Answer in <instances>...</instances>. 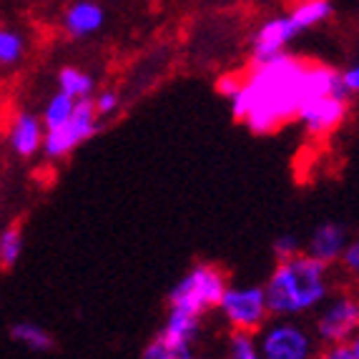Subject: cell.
<instances>
[{"mask_svg":"<svg viewBox=\"0 0 359 359\" xmlns=\"http://www.w3.org/2000/svg\"><path fill=\"white\" fill-rule=\"evenodd\" d=\"M25 50V41L20 33L8 28H0V63L3 66H11V63H18L20 55Z\"/></svg>","mask_w":359,"mask_h":359,"instance_id":"obj_20","label":"cell"},{"mask_svg":"<svg viewBox=\"0 0 359 359\" xmlns=\"http://www.w3.org/2000/svg\"><path fill=\"white\" fill-rule=\"evenodd\" d=\"M11 337L18 341V344H23V347L33 349V352H48V349L53 347V337L33 322L15 324V327L11 330Z\"/></svg>","mask_w":359,"mask_h":359,"instance_id":"obj_15","label":"cell"},{"mask_svg":"<svg viewBox=\"0 0 359 359\" xmlns=\"http://www.w3.org/2000/svg\"><path fill=\"white\" fill-rule=\"evenodd\" d=\"M201 324L196 314L184 309H171L163 330L154 337L149 347L144 349L146 359H186L194 354V344L198 339Z\"/></svg>","mask_w":359,"mask_h":359,"instance_id":"obj_4","label":"cell"},{"mask_svg":"<svg viewBox=\"0 0 359 359\" xmlns=\"http://www.w3.org/2000/svg\"><path fill=\"white\" fill-rule=\"evenodd\" d=\"M219 309L226 317V322L231 324L233 330H252L257 332L266 317V302H264V289L262 287H249V289H233L226 287Z\"/></svg>","mask_w":359,"mask_h":359,"instance_id":"obj_7","label":"cell"},{"mask_svg":"<svg viewBox=\"0 0 359 359\" xmlns=\"http://www.w3.org/2000/svg\"><path fill=\"white\" fill-rule=\"evenodd\" d=\"M359 324V306L352 297L341 294L337 299L330 302V306H324V311L317 319V337L322 344H337L341 339L354 337Z\"/></svg>","mask_w":359,"mask_h":359,"instance_id":"obj_9","label":"cell"},{"mask_svg":"<svg viewBox=\"0 0 359 359\" xmlns=\"http://www.w3.org/2000/svg\"><path fill=\"white\" fill-rule=\"evenodd\" d=\"M226 274L216 266L201 264L194 266L189 274L168 292V304L171 309H184L189 314L201 317L204 311L216 309L226 292Z\"/></svg>","mask_w":359,"mask_h":359,"instance_id":"obj_3","label":"cell"},{"mask_svg":"<svg viewBox=\"0 0 359 359\" xmlns=\"http://www.w3.org/2000/svg\"><path fill=\"white\" fill-rule=\"evenodd\" d=\"M339 262L344 269L349 271H357L359 269V246L357 244H347L344 249H341L339 254Z\"/></svg>","mask_w":359,"mask_h":359,"instance_id":"obj_26","label":"cell"},{"mask_svg":"<svg viewBox=\"0 0 359 359\" xmlns=\"http://www.w3.org/2000/svg\"><path fill=\"white\" fill-rule=\"evenodd\" d=\"M103 20H106V13L96 0H78L63 15V25L73 38L93 36L96 30H101Z\"/></svg>","mask_w":359,"mask_h":359,"instance_id":"obj_12","label":"cell"},{"mask_svg":"<svg viewBox=\"0 0 359 359\" xmlns=\"http://www.w3.org/2000/svg\"><path fill=\"white\" fill-rule=\"evenodd\" d=\"M299 236H294V233H282L279 239L274 241V254L276 259L282 262V259H289L294 257V254H299Z\"/></svg>","mask_w":359,"mask_h":359,"instance_id":"obj_22","label":"cell"},{"mask_svg":"<svg viewBox=\"0 0 359 359\" xmlns=\"http://www.w3.org/2000/svg\"><path fill=\"white\" fill-rule=\"evenodd\" d=\"M229 354L233 359H257L259 357V344L252 330H233L231 339H229Z\"/></svg>","mask_w":359,"mask_h":359,"instance_id":"obj_19","label":"cell"},{"mask_svg":"<svg viewBox=\"0 0 359 359\" xmlns=\"http://www.w3.org/2000/svg\"><path fill=\"white\" fill-rule=\"evenodd\" d=\"M339 83L344 86L349 96H354L359 90V66H349L344 71H339Z\"/></svg>","mask_w":359,"mask_h":359,"instance_id":"obj_25","label":"cell"},{"mask_svg":"<svg viewBox=\"0 0 359 359\" xmlns=\"http://www.w3.org/2000/svg\"><path fill=\"white\" fill-rule=\"evenodd\" d=\"M330 297L327 282V264L309 254H294L282 259L271 271L269 282L264 287V302L269 314L287 317L314 309Z\"/></svg>","mask_w":359,"mask_h":359,"instance_id":"obj_2","label":"cell"},{"mask_svg":"<svg viewBox=\"0 0 359 359\" xmlns=\"http://www.w3.org/2000/svg\"><path fill=\"white\" fill-rule=\"evenodd\" d=\"M304 68L306 60L287 50L266 60H254V66L241 73L239 90L229 98L231 116L262 136L282 128L306 101Z\"/></svg>","mask_w":359,"mask_h":359,"instance_id":"obj_1","label":"cell"},{"mask_svg":"<svg viewBox=\"0 0 359 359\" xmlns=\"http://www.w3.org/2000/svg\"><path fill=\"white\" fill-rule=\"evenodd\" d=\"M93 101V108H96V116H111L116 114V108H118V96H116L114 90H101L96 98H90Z\"/></svg>","mask_w":359,"mask_h":359,"instance_id":"obj_23","label":"cell"},{"mask_svg":"<svg viewBox=\"0 0 359 359\" xmlns=\"http://www.w3.org/2000/svg\"><path fill=\"white\" fill-rule=\"evenodd\" d=\"M98 128V116L93 101L88 98H78L76 106H73L71 118L63 123V126L46 128V136H43L41 149L46 151L48 158H63L68 156L78 144L88 141Z\"/></svg>","mask_w":359,"mask_h":359,"instance_id":"obj_5","label":"cell"},{"mask_svg":"<svg viewBox=\"0 0 359 359\" xmlns=\"http://www.w3.org/2000/svg\"><path fill=\"white\" fill-rule=\"evenodd\" d=\"M344 246H347V229L341 226V224H322L317 231L311 233L306 254L330 266L332 262L339 259Z\"/></svg>","mask_w":359,"mask_h":359,"instance_id":"obj_11","label":"cell"},{"mask_svg":"<svg viewBox=\"0 0 359 359\" xmlns=\"http://www.w3.org/2000/svg\"><path fill=\"white\" fill-rule=\"evenodd\" d=\"M297 36V28L292 25L289 15H279L271 18L257 30V36L252 41V58L254 60H266L276 53H284L287 46Z\"/></svg>","mask_w":359,"mask_h":359,"instance_id":"obj_10","label":"cell"},{"mask_svg":"<svg viewBox=\"0 0 359 359\" xmlns=\"http://www.w3.org/2000/svg\"><path fill=\"white\" fill-rule=\"evenodd\" d=\"M324 357L327 359H359V341L354 339V337H349V339L330 344V347L324 349Z\"/></svg>","mask_w":359,"mask_h":359,"instance_id":"obj_21","label":"cell"},{"mask_svg":"<svg viewBox=\"0 0 359 359\" xmlns=\"http://www.w3.org/2000/svg\"><path fill=\"white\" fill-rule=\"evenodd\" d=\"M241 86V73H226V76L219 78V83H216V88H219V93L226 98H231L236 90H239Z\"/></svg>","mask_w":359,"mask_h":359,"instance_id":"obj_24","label":"cell"},{"mask_svg":"<svg viewBox=\"0 0 359 359\" xmlns=\"http://www.w3.org/2000/svg\"><path fill=\"white\" fill-rule=\"evenodd\" d=\"M20 252H23V233H20V229H6L0 233V266L3 269L15 266V262L20 259Z\"/></svg>","mask_w":359,"mask_h":359,"instance_id":"obj_18","label":"cell"},{"mask_svg":"<svg viewBox=\"0 0 359 359\" xmlns=\"http://www.w3.org/2000/svg\"><path fill=\"white\" fill-rule=\"evenodd\" d=\"M349 114V96L341 93H324V96L309 98L299 106L294 118L302 121V126L309 136L324 138L344 123Z\"/></svg>","mask_w":359,"mask_h":359,"instance_id":"obj_6","label":"cell"},{"mask_svg":"<svg viewBox=\"0 0 359 359\" xmlns=\"http://www.w3.org/2000/svg\"><path fill=\"white\" fill-rule=\"evenodd\" d=\"M43 144V121L30 114H20L13 121L11 128V146L18 156H33L36 151H41Z\"/></svg>","mask_w":359,"mask_h":359,"instance_id":"obj_13","label":"cell"},{"mask_svg":"<svg viewBox=\"0 0 359 359\" xmlns=\"http://www.w3.org/2000/svg\"><path fill=\"white\" fill-rule=\"evenodd\" d=\"M58 86L66 96H71L73 101H78V98H88L96 83H93V78H90L86 71H78V68L68 66L58 73Z\"/></svg>","mask_w":359,"mask_h":359,"instance_id":"obj_16","label":"cell"},{"mask_svg":"<svg viewBox=\"0 0 359 359\" xmlns=\"http://www.w3.org/2000/svg\"><path fill=\"white\" fill-rule=\"evenodd\" d=\"M332 13H334L332 0H302L299 6L289 13V20L297 28V33H302V30H309L324 20H330Z\"/></svg>","mask_w":359,"mask_h":359,"instance_id":"obj_14","label":"cell"},{"mask_svg":"<svg viewBox=\"0 0 359 359\" xmlns=\"http://www.w3.org/2000/svg\"><path fill=\"white\" fill-rule=\"evenodd\" d=\"M259 344V357L266 359H306L311 354V337L297 324H274L264 332Z\"/></svg>","mask_w":359,"mask_h":359,"instance_id":"obj_8","label":"cell"},{"mask_svg":"<svg viewBox=\"0 0 359 359\" xmlns=\"http://www.w3.org/2000/svg\"><path fill=\"white\" fill-rule=\"evenodd\" d=\"M73 106H76V101H73L71 96H66L63 90H58V93H55V96L48 101L46 111H43V126H46V128L63 126V123L71 118Z\"/></svg>","mask_w":359,"mask_h":359,"instance_id":"obj_17","label":"cell"}]
</instances>
